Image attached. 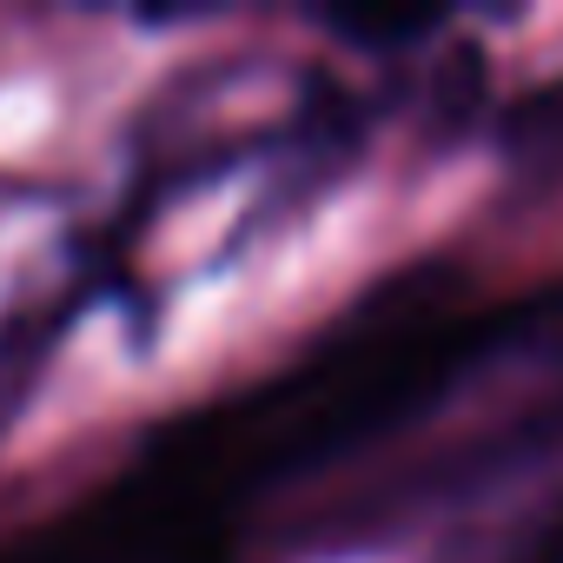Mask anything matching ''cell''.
<instances>
[{"label": "cell", "instance_id": "obj_1", "mask_svg": "<svg viewBox=\"0 0 563 563\" xmlns=\"http://www.w3.org/2000/svg\"><path fill=\"white\" fill-rule=\"evenodd\" d=\"M438 21H444V14H431V8H424V14H418V8H411V14H325V27H332L339 41L365 47V54H398L405 41H424Z\"/></svg>", "mask_w": 563, "mask_h": 563}]
</instances>
